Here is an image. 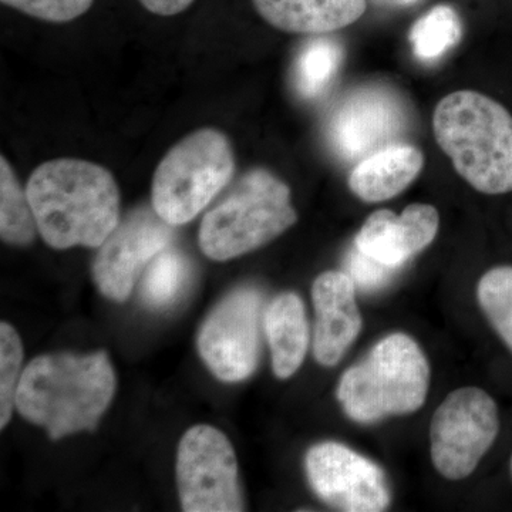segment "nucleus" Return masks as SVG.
Listing matches in <instances>:
<instances>
[{"instance_id": "f257e3e1", "label": "nucleus", "mask_w": 512, "mask_h": 512, "mask_svg": "<svg viewBox=\"0 0 512 512\" xmlns=\"http://www.w3.org/2000/svg\"><path fill=\"white\" fill-rule=\"evenodd\" d=\"M26 192L49 247L99 248L119 225V185L99 164L77 158L46 161L30 175Z\"/></svg>"}, {"instance_id": "f03ea898", "label": "nucleus", "mask_w": 512, "mask_h": 512, "mask_svg": "<svg viewBox=\"0 0 512 512\" xmlns=\"http://www.w3.org/2000/svg\"><path fill=\"white\" fill-rule=\"evenodd\" d=\"M116 373L104 352L36 357L20 376L16 409L45 427L53 440L93 430L116 392Z\"/></svg>"}, {"instance_id": "7ed1b4c3", "label": "nucleus", "mask_w": 512, "mask_h": 512, "mask_svg": "<svg viewBox=\"0 0 512 512\" xmlns=\"http://www.w3.org/2000/svg\"><path fill=\"white\" fill-rule=\"evenodd\" d=\"M434 136L457 173L484 194L512 191V116L478 92L448 94L433 116Z\"/></svg>"}, {"instance_id": "20e7f679", "label": "nucleus", "mask_w": 512, "mask_h": 512, "mask_svg": "<svg viewBox=\"0 0 512 512\" xmlns=\"http://www.w3.org/2000/svg\"><path fill=\"white\" fill-rule=\"evenodd\" d=\"M430 370L410 336L394 333L346 370L338 399L350 419L373 423L394 414L417 412L426 400Z\"/></svg>"}, {"instance_id": "39448f33", "label": "nucleus", "mask_w": 512, "mask_h": 512, "mask_svg": "<svg viewBox=\"0 0 512 512\" xmlns=\"http://www.w3.org/2000/svg\"><path fill=\"white\" fill-rule=\"evenodd\" d=\"M296 221L288 185L269 171L255 168L205 215L198 241L208 258L229 261L264 247Z\"/></svg>"}, {"instance_id": "423d86ee", "label": "nucleus", "mask_w": 512, "mask_h": 512, "mask_svg": "<svg viewBox=\"0 0 512 512\" xmlns=\"http://www.w3.org/2000/svg\"><path fill=\"white\" fill-rule=\"evenodd\" d=\"M231 141L215 128H202L175 144L158 164L151 188L154 211L170 225L194 220L231 181Z\"/></svg>"}, {"instance_id": "0eeeda50", "label": "nucleus", "mask_w": 512, "mask_h": 512, "mask_svg": "<svg viewBox=\"0 0 512 512\" xmlns=\"http://www.w3.org/2000/svg\"><path fill=\"white\" fill-rule=\"evenodd\" d=\"M500 430L497 404L477 387L450 393L431 421V458L441 476L463 480L476 470Z\"/></svg>"}, {"instance_id": "6e6552de", "label": "nucleus", "mask_w": 512, "mask_h": 512, "mask_svg": "<svg viewBox=\"0 0 512 512\" xmlns=\"http://www.w3.org/2000/svg\"><path fill=\"white\" fill-rule=\"evenodd\" d=\"M177 484L187 512L244 511L234 448L215 427L194 426L178 446Z\"/></svg>"}, {"instance_id": "1a4fd4ad", "label": "nucleus", "mask_w": 512, "mask_h": 512, "mask_svg": "<svg viewBox=\"0 0 512 512\" xmlns=\"http://www.w3.org/2000/svg\"><path fill=\"white\" fill-rule=\"evenodd\" d=\"M262 296L252 288L229 293L202 323L198 350L215 376L241 382L254 373L259 357Z\"/></svg>"}, {"instance_id": "9d476101", "label": "nucleus", "mask_w": 512, "mask_h": 512, "mask_svg": "<svg viewBox=\"0 0 512 512\" xmlns=\"http://www.w3.org/2000/svg\"><path fill=\"white\" fill-rule=\"evenodd\" d=\"M174 225L165 222L154 208L131 212L99 247L93 262V278L100 292L124 302L137 276L158 254L170 247Z\"/></svg>"}, {"instance_id": "9b49d317", "label": "nucleus", "mask_w": 512, "mask_h": 512, "mask_svg": "<svg viewBox=\"0 0 512 512\" xmlns=\"http://www.w3.org/2000/svg\"><path fill=\"white\" fill-rule=\"evenodd\" d=\"M306 473L325 503L349 512L384 511L390 504L386 477L372 461L343 444H318L306 456Z\"/></svg>"}, {"instance_id": "f8f14e48", "label": "nucleus", "mask_w": 512, "mask_h": 512, "mask_svg": "<svg viewBox=\"0 0 512 512\" xmlns=\"http://www.w3.org/2000/svg\"><path fill=\"white\" fill-rule=\"evenodd\" d=\"M407 124L402 100L383 87H365L340 104L330 124V140L345 160H360L393 144Z\"/></svg>"}, {"instance_id": "ddd939ff", "label": "nucleus", "mask_w": 512, "mask_h": 512, "mask_svg": "<svg viewBox=\"0 0 512 512\" xmlns=\"http://www.w3.org/2000/svg\"><path fill=\"white\" fill-rule=\"evenodd\" d=\"M439 225V212L427 204L409 205L402 215L376 211L357 234L355 247L380 264L397 269L429 247Z\"/></svg>"}, {"instance_id": "4468645a", "label": "nucleus", "mask_w": 512, "mask_h": 512, "mask_svg": "<svg viewBox=\"0 0 512 512\" xmlns=\"http://www.w3.org/2000/svg\"><path fill=\"white\" fill-rule=\"evenodd\" d=\"M316 323L313 353L323 366H335L362 330L356 285L345 272L329 271L312 288Z\"/></svg>"}, {"instance_id": "2eb2a0df", "label": "nucleus", "mask_w": 512, "mask_h": 512, "mask_svg": "<svg viewBox=\"0 0 512 512\" xmlns=\"http://www.w3.org/2000/svg\"><path fill=\"white\" fill-rule=\"evenodd\" d=\"M256 12L275 29L298 35H326L353 25L366 0H252Z\"/></svg>"}, {"instance_id": "dca6fc26", "label": "nucleus", "mask_w": 512, "mask_h": 512, "mask_svg": "<svg viewBox=\"0 0 512 512\" xmlns=\"http://www.w3.org/2000/svg\"><path fill=\"white\" fill-rule=\"evenodd\" d=\"M424 156L410 144L393 143L363 158L349 175V188L366 202L396 197L419 177Z\"/></svg>"}, {"instance_id": "f3484780", "label": "nucleus", "mask_w": 512, "mask_h": 512, "mask_svg": "<svg viewBox=\"0 0 512 512\" xmlns=\"http://www.w3.org/2000/svg\"><path fill=\"white\" fill-rule=\"evenodd\" d=\"M265 330L272 367L279 379H289L301 367L309 346L305 306L295 293H282L265 313Z\"/></svg>"}, {"instance_id": "a211bd4d", "label": "nucleus", "mask_w": 512, "mask_h": 512, "mask_svg": "<svg viewBox=\"0 0 512 512\" xmlns=\"http://www.w3.org/2000/svg\"><path fill=\"white\" fill-rule=\"evenodd\" d=\"M35 214L28 192L20 187L15 171L5 156L0 157V237L12 245H29L35 241Z\"/></svg>"}, {"instance_id": "6ab92c4d", "label": "nucleus", "mask_w": 512, "mask_h": 512, "mask_svg": "<svg viewBox=\"0 0 512 512\" xmlns=\"http://www.w3.org/2000/svg\"><path fill=\"white\" fill-rule=\"evenodd\" d=\"M190 276L191 265L187 256L168 247L148 266L141 284V298L150 308H168L183 295Z\"/></svg>"}, {"instance_id": "aec40b11", "label": "nucleus", "mask_w": 512, "mask_h": 512, "mask_svg": "<svg viewBox=\"0 0 512 512\" xmlns=\"http://www.w3.org/2000/svg\"><path fill=\"white\" fill-rule=\"evenodd\" d=\"M343 60L336 40L318 37L306 43L295 66V86L306 99L322 96L335 80Z\"/></svg>"}, {"instance_id": "412c9836", "label": "nucleus", "mask_w": 512, "mask_h": 512, "mask_svg": "<svg viewBox=\"0 0 512 512\" xmlns=\"http://www.w3.org/2000/svg\"><path fill=\"white\" fill-rule=\"evenodd\" d=\"M463 26L456 10L439 5L421 16L410 32L413 52L423 62H434L461 40Z\"/></svg>"}, {"instance_id": "4be33fe9", "label": "nucleus", "mask_w": 512, "mask_h": 512, "mask_svg": "<svg viewBox=\"0 0 512 512\" xmlns=\"http://www.w3.org/2000/svg\"><path fill=\"white\" fill-rule=\"evenodd\" d=\"M477 293L485 316L512 352V266L488 271Z\"/></svg>"}, {"instance_id": "5701e85b", "label": "nucleus", "mask_w": 512, "mask_h": 512, "mask_svg": "<svg viewBox=\"0 0 512 512\" xmlns=\"http://www.w3.org/2000/svg\"><path fill=\"white\" fill-rule=\"evenodd\" d=\"M23 346L18 332L3 322L0 325V427L5 429L16 406Z\"/></svg>"}, {"instance_id": "b1692460", "label": "nucleus", "mask_w": 512, "mask_h": 512, "mask_svg": "<svg viewBox=\"0 0 512 512\" xmlns=\"http://www.w3.org/2000/svg\"><path fill=\"white\" fill-rule=\"evenodd\" d=\"M30 18L52 23H67L89 12L94 0H0Z\"/></svg>"}, {"instance_id": "393cba45", "label": "nucleus", "mask_w": 512, "mask_h": 512, "mask_svg": "<svg viewBox=\"0 0 512 512\" xmlns=\"http://www.w3.org/2000/svg\"><path fill=\"white\" fill-rule=\"evenodd\" d=\"M394 269L380 264L355 247L348 258V275L363 291L383 288L392 278Z\"/></svg>"}, {"instance_id": "a878e982", "label": "nucleus", "mask_w": 512, "mask_h": 512, "mask_svg": "<svg viewBox=\"0 0 512 512\" xmlns=\"http://www.w3.org/2000/svg\"><path fill=\"white\" fill-rule=\"evenodd\" d=\"M195 0H140L141 5L158 16H175L190 8Z\"/></svg>"}, {"instance_id": "bb28decb", "label": "nucleus", "mask_w": 512, "mask_h": 512, "mask_svg": "<svg viewBox=\"0 0 512 512\" xmlns=\"http://www.w3.org/2000/svg\"><path fill=\"white\" fill-rule=\"evenodd\" d=\"M379 2L392 6H410L413 3L419 2V0H379Z\"/></svg>"}, {"instance_id": "cd10ccee", "label": "nucleus", "mask_w": 512, "mask_h": 512, "mask_svg": "<svg viewBox=\"0 0 512 512\" xmlns=\"http://www.w3.org/2000/svg\"><path fill=\"white\" fill-rule=\"evenodd\" d=\"M511 473H512V458H511Z\"/></svg>"}]
</instances>
